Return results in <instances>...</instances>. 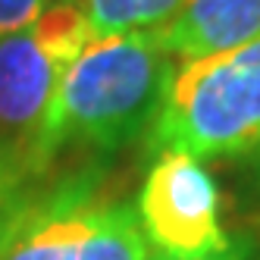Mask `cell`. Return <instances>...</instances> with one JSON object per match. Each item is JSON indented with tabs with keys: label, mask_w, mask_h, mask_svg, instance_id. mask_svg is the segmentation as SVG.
Instances as JSON below:
<instances>
[{
	"label": "cell",
	"mask_w": 260,
	"mask_h": 260,
	"mask_svg": "<svg viewBox=\"0 0 260 260\" xmlns=\"http://www.w3.org/2000/svg\"><path fill=\"white\" fill-rule=\"evenodd\" d=\"M176 76V57L154 31L91 38L53 94L38 141L41 176L66 154L110 157L151 132Z\"/></svg>",
	"instance_id": "6da1fadb"
},
{
	"label": "cell",
	"mask_w": 260,
	"mask_h": 260,
	"mask_svg": "<svg viewBox=\"0 0 260 260\" xmlns=\"http://www.w3.org/2000/svg\"><path fill=\"white\" fill-rule=\"evenodd\" d=\"M260 144V38L176 66L151 125V147L194 160L251 154Z\"/></svg>",
	"instance_id": "7a4b0ae2"
},
{
	"label": "cell",
	"mask_w": 260,
	"mask_h": 260,
	"mask_svg": "<svg viewBox=\"0 0 260 260\" xmlns=\"http://www.w3.org/2000/svg\"><path fill=\"white\" fill-rule=\"evenodd\" d=\"M91 41L76 0H50L28 28L0 38V173H38V141L66 66Z\"/></svg>",
	"instance_id": "3957f363"
},
{
	"label": "cell",
	"mask_w": 260,
	"mask_h": 260,
	"mask_svg": "<svg viewBox=\"0 0 260 260\" xmlns=\"http://www.w3.org/2000/svg\"><path fill=\"white\" fill-rule=\"evenodd\" d=\"M132 201L107 194L98 166L44 182L4 260H147Z\"/></svg>",
	"instance_id": "277c9868"
},
{
	"label": "cell",
	"mask_w": 260,
	"mask_h": 260,
	"mask_svg": "<svg viewBox=\"0 0 260 260\" xmlns=\"http://www.w3.org/2000/svg\"><path fill=\"white\" fill-rule=\"evenodd\" d=\"M135 213L147 245L166 257H207L229 248V235L219 222V188L204 163L160 151L151 163Z\"/></svg>",
	"instance_id": "5b68a950"
},
{
	"label": "cell",
	"mask_w": 260,
	"mask_h": 260,
	"mask_svg": "<svg viewBox=\"0 0 260 260\" xmlns=\"http://www.w3.org/2000/svg\"><path fill=\"white\" fill-rule=\"evenodd\" d=\"M154 35L185 63L245 47L260 38V0H182Z\"/></svg>",
	"instance_id": "8992f818"
},
{
	"label": "cell",
	"mask_w": 260,
	"mask_h": 260,
	"mask_svg": "<svg viewBox=\"0 0 260 260\" xmlns=\"http://www.w3.org/2000/svg\"><path fill=\"white\" fill-rule=\"evenodd\" d=\"M85 13L91 38L154 31L182 7V0H76Z\"/></svg>",
	"instance_id": "52a82bcc"
},
{
	"label": "cell",
	"mask_w": 260,
	"mask_h": 260,
	"mask_svg": "<svg viewBox=\"0 0 260 260\" xmlns=\"http://www.w3.org/2000/svg\"><path fill=\"white\" fill-rule=\"evenodd\" d=\"M47 179L0 173V260L7 257L16 232H19L22 219H25V213L31 210V204H35V198L41 194Z\"/></svg>",
	"instance_id": "ba28073f"
},
{
	"label": "cell",
	"mask_w": 260,
	"mask_h": 260,
	"mask_svg": "<svg viewBox=\"0 0 260 260\" xmlns=\"http://www.w3.org/2000/svg\"><path fill=\"white\" fill-rule=\"evenodd\" d=\"M50 0H0V38L28 28Z\"/></svg>",
	"instance_id": "9c48e42d"
},
{
	"label": "cell",
	"mask_w": 260,
	"mask_h": 260,
	"mask_svg": "<svg viewBox=\"0 0 260 260\" xmlns=\"http://www.w3.org/2000/svg\"><path fill=\"white\" fill-rule=\"evenodd\" d=\"M147 260H260V251L251 241H229L226 251L207 254V257H166V254H157V257H147Z\"/></svg>",
	"instance_id": "30bf717a"
},
{
	"label": "cell",
	"mask_w": 260,
	"mask_h": 260,
	"mask_svg": "<svg viewBox=\"0 0 260 260\" xmlns=\"http://www.w3.org/2000/svg\"><path fill=\"white\" fill-rule=\"evenodd\" d=\"M251 170H254V179H257V185H260V144L251 151Z\"/></svg>",
	"instance_id": "8fae6325"
}]
</instances>
